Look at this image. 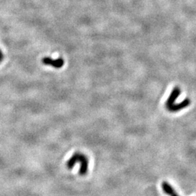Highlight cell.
Masks as SVG:
<instances>
[{
  "instance_id": "cell-1",
  "label": "cell",
  "mask_w": 196,
  "mask_h": 196,
  "mask_svg": "<svg viewBox=\"0 0 196 196\" xmlns=\"http://www.w3.org/2000/svg\"><path fill=\"white\" fill-rule=\"evenodd\" d=\"M80 163V169H79V174L85 175L89 169V159L86 156L80 152L75 153L66 163V166L68 169H71L74 167L76 163Z\"/></svg>"
},
{
  "instance_id": "cell-2",
  "label": "cell",
  "mask_w": 196,
  "mask_h": 196,
  "mask_svg": "<svg viewBox=\"0 0 196 196\" xmlns=\"http://www.w3.org/2000/svg\"><path fill=\"white\" fill-rule=\"evenodd\" d=\"M42 62L45 66H51L54 68H61L64 66V60L61 57L57 59H52L51 57H45L42 59Z\"/></svg>"
},
{
  "instance_id": "cell-3",
  "label": "cell",
  "mask_w": 196,
  "mask_h": 196,
  "mask_svg": "<svg viewBox=\"0 0 196 196\" xmlns=\"http://www.w3.org/2000/svg\"><path fill=\"white\" fill-rule=\"evenodd\" d=\"M180 89H179V87H175L174 88V89L172 90V93L170 94V95H169V98H168L167 101H166V107H170V106H172V105L174 104V102L176 101V99L178 98V97L179 96V95H180Z\"/></svg>"
},
{
  "instance_id": "cell-4",
  "label": "cell",
  "mask_w": 196,
  "mask_h": 196,
  "mask_svg": "<svg viewBox=\"0 0 196 196\" xmlns=\"http://www.w3.org/2000/svg\"><path fill=\"white\" fill-rule=\"evenodd\" d=\"M190 104V100L189 99H185V100H184L183 101L181 102V103H179V104L172 105V106L169 107L167 109L172 112L178 111V110H182V109L189 106Z\"/></svg>"
},
{
  "instance_id": "cell-5",
  "label": "cell",
  "mask_w": 196,
  "mask_h": 196,
  "mask_svg": "<svg viewBox=\"0 0 196 196\" xmlns=\"http://www.w3.org/2000/svg\"><path fill=\"white\" fill-rule=\"evenodd\" d=\"M162 189H163V192L166 193L169 196H179L177 195L176 192L174 191V188L168 183L167 182H162Z\"/></svg>"
},
{
  "instance_id": "cell-6",
  "label": "cell",
  "mask_w": 196,
  "mask_h": 196,
  "mask_svg": "<svg viewBox=\"0 0 196 196\" xmlns=\"http://www.w3.org/2000/svg\"><path fill=\"white\" fill-rule=\"evenodd\" d=\"M2 59H3V53H2V52L0 50V62H1Z\"/></svg>"
}]
</instances>
